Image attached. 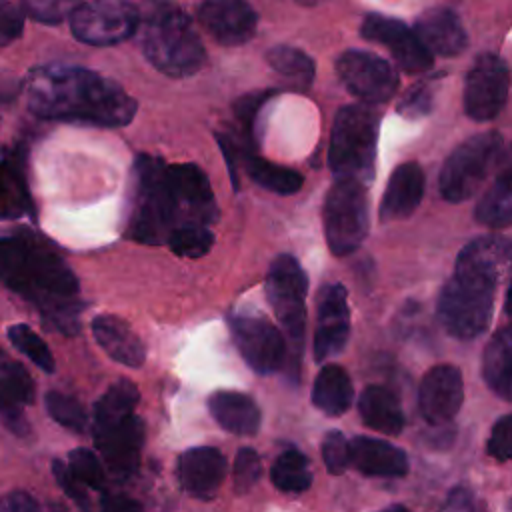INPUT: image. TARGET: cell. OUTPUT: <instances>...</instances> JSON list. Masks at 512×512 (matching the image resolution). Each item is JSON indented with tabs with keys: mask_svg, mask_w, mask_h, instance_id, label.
<instances>
[{
	"mask_svg": "<svg viewBox=\"0 0 512 512\" xmlns=\"http://www.w3.org/2000/svg\"><path fill=\"white\" fill-rule=\"evenodd\" d=\"M24 12L42 24H58L78 6V0H22Z\"/></svg>",
	"mask_w": 512,
	"mask_h": 512,
	"instance_id": "ab89813d",
	"label": "cell"
},
{
	"mask_svg": "<svg viewBox=\"0 0 512 512\" xmlns=\"http://www.w3.org/2000/svg\"><path fill=\"white\" fill-rule=\"evenodd\" d=\"M138 12L140 46L156 70L172 78H184L204 66L206 52L196 28L176 2L142 0Z\"/></svg>",
	"mask_w": 512,
	"mask_h": 512,
	"instance_id": "277c9868",
	"label": "cell"
},
{
	"mask_svg": "<svg viewBox=\"0 0 512 512\" xmlns=\"http://www.w3.org/2000/svg\"><path fill=\"white\" fill-rule=\"evenodd\" d=\"M232 336L246 364L258 374L278 372L288 358L284 334L258 314H236L232 318Z\"/></svg>",
	"mask_w": 512,
	"mask_h": 512,
	"instance_id": "4fadbf2b",
	"label": "cell"
},
{
	"mask_svg": "<svg viewBox=\"0 0 512 512\" xmlns=\"http://www.w3.org/2000/svg\"><path fill=\"white\" fill-rule=\"evenodd\" d=\"M68 470L80 484H84L88 488L98 490L104 484L102 462L88 448H76L68 454Z\"/></svg>",
	"mask_w": 512,
	"mask_h": 512,
	"instance_id": "f35d334b",
	"label": "cell"
},
{
	"mask_svg": "<svg viewBox=\"0 0 512 512\" xmlns=\"http://www.w3.org/2000/svg\"><path fill=\"white\" fill-rule=\"evenodd\" d=\"M0 512H40V506L28 492L12 490L0 498Z\"/></svg>",
	"mask_w": 512,
	"mask_h": 512,
	"instance_id": "681fc988",
	"label": "cell"
},
{
	"mask_svg": "<svg viewBox=\"0 0 512 512\" xmlns=\"http://www.w3.org/2000/svg\"><path fill=\"white\" fill-rule=\"evenodd\" d=\"M226 476V458L210 446L190 448L180 456V482L194 498H212Z\"/></svg>",
	"mask_w": 512,
	"mask_h": 512,
	"instance_id": "ffe728a7",
	"label": "cell"
},
{
	"mask_svg": "<svg viewBox=\"0 0 512 512\" xmlns=\"http://www.w3.org/2000/svg\"><path fill=\"white\" fill-rule=\"evenodd\" d=\"M0 280L58 326H72L78 316L76 276L52 248L30 234L0 238Z\"/></svg>",
	"mask_w": 512,
	"mask_h": 512,
	"instance_id": "3957f363",
	"label": "cell"
},
{
	"mask_svg": "<svg viewBox=\"0 0 512 512\" xmlns=\"http://www.w3.org/2000/svg\"><path fill=\"white\" fill-rule=\"evenodd\" d=\"M216 218L210 182L196 164H166L138 156L134 162V200L128 236L144 244H162L184 224H208Z\"/></svg>",
	"mask_w": 512,
	"mask_h": 512,
	"instance_id": "6da1fadb",
	"label": "cell"
},
{
	"mask_svg": "<svg viewBox=\"0 0 512 512\" xmlns=\"http://www.w3.org/2000/svg\"><path fill=\"white\" fill-rule=\"evenodd\" d=\"M46 408H48V414L58 424H62L64 428L74 430V432H84L86 430L88 416L84 412V406L76 398L66 396L62 392H48L46 394Z\"/></svg>",
	"mask_w": 512,
	"mask_h": 512,
	"instance_id": "8d00e7d4",
	"label": "cell"
},
{
	"mask_svg": "<svg viewBox=\"0 0 512 512\" xmlns=\"http://www.w3.org/2000/svg\"><path fill=\"white\" fill-rule=\"evenodd\" d=\"M322 220L330 252L334 256L352 254L368 234L366 184L336 178L326 194Z\"/></svg>",
	"mask_w": 512,
	"mask_h": 512,
	"instance_id": "9c48e42d",
	"label": "cell"
},
{
	"mask_svg": "<svg viewBox=\"0 0 512 512\" xmlns=\"http://www.w3.org/2000/svg\"><path fill=\"white\" fill-rule=\"evenodd\" d=\"M246 172L258 186L284 196L298 192L304 182L300 172L252 154L246 158Z\"/></svg>",
	"mask_w": 512,
	"mask_h": 512,
	"instance_id": "1f68e13d",
	"label": "cell"
},
{
	"mask_svg": "<svg viewBox=\"0 0 512 512\" xmlns=\"http://www.w3.org/2000/svg\"><path fill=\"white\" fill-rule=\"evenodd\" d=\"M268 98V94L264 92V94H248V96H244L238 104H236V116H238V120L242 122V126H244V130H252V126H254V118H256V114H258V108L262 106V102Z\"/></svg>",
	"mask_w": 512,
	"mask_h": 512,
	"instance_id": "f907efd6",
	"label": "cell"
},
{
	"mask_svg": "<svg viewBox=\"0 0 512 512\" xmlns=\"http://www.w3.org/2000/svg\"><path fill=\"white\" fill-rule=\"evenodd\" d=\"M360 34L368 42L386 46L400 70L408 74H418L432 66L434 54L420 42L414 30L396 18L368 14L360 26Z\"/></svg>",
	"mask_w": 512,
	"mask_h": 512,
	"instance_id": "5bb4252c",
	"label": "cell"
},
{
	"mask_svg": "<svg viewBox=\"0 0 512 512\" xmlns=\"http://www.w3.org/2000/svg\"><path fill=\"white\" fill-rule=\"evenodd\" d=\"M432 110V92L426 86H412L398 102V114L408 120H420Z\"/></svg>",
	"mask_w": 512,
	"mask_h": 512,
	"instance_id": "ee69618b",
	"label": "cell"
},
{
	"mask_svg": "<svg viewBox=\"0 0 512 512\" xmlns=\"http://www.w3.org/2000/svg\"><path fill=\"white\" fill-rule=\"evenodd\" d=\"M486 450L498 462L512 460V412L494 422Z\"/></svg>",
	"mask_w": 512,
	"mask_h": 512,
	"instance_id": "7bdbcfd3",
	"label": "cell"
},
{
	"mask_svg": "<svg viewBox=\"0 0 512 512\" xmlns=\"http://www.w3.org/2000/svg\"><path fill=\"white\" fill-rule=\"evenodd\" d=\"M454 272L472 274L500 286L512 272V240L500 234H486L470 240L460 250Z\"/></svg>",
	"mask_w": 512,
	"mask_h": 512,
	"instance_id": "ac0fdd59",
	"label": "cell"
},
{
	"mask_svg": "<svg viewBox=\"0 0 512 512\" xmlns=\"http://www.w3.org/2000/svg\"><path fill=\"white\" fill-rule=\"evenodd\" d=\"M322 458L330 474H342L350 466V440L338 430H332L322 440Z\"/></svg>",
	"mask_w": 512,
	"mask_h": 512,
	"instance_id": "60d3db41",
	"label": "cell"
},
{
	"mask_svg": "<svg viewBox=\"0 0 512 512\" xmlns=\"http://www.w3.org/2000/svg\"><path fill=\"white\" fill-rule=\"evenodd\" d=\"M378 512H410V510L404 508V506H400V504H392V506H388V508H384V510H378Z\"/></svg>",
	"mask_w": 512,
	"mask_h": 512,
	"instance_id": "11a10c76",
	"label": "cell"
},
{
	"mask_svg": "<svg viewBox=\"0 0 512 512\" xmlns=\"http://www.w3.org/2000/svg\"><path fill=\"white\" fill-rule=\"evenodd\" d=\"M30 210V194L22 160L6 156L0 160V220L20 218Z\"/></svg>",
	"mask_w": 512,
	"mask_h": 512,
	"instance_id": "f546056e",
	"label": "cell"
},
{
	"mask_svg": "<svg viewBox=\"0 0 512 512\" xmlns=\"http://www.w3.org/2000/svg\"><path fill=\"white\" fill-rule=\"evenodd\" d=\"M52 468H54V478L60 482V486L64 488V492H66L72 500H76V502L86 510L88 498H86V494H84V484H80V482L72 476V472L68 470V466H64L60 460H56V462L52 464Z\"/></svg>",
	"mask_w": 512,
	"mask_h": 512,
	"instance_id": "c3c4849f",
	"label": "cell"
},
{
	"mask_svg": "<svg viewBox=\"0 0 512 512\" xmlns=\"http://www.w3.org/2000/svg\"><path fill=\"white\" fill-rule=\"evenodd\" d=\"M8 338L18 352L30 358L40 370L54 372V356L46 342L26 324H14L8 328Z\"/></svg>",
	"mask_w": 512,
	"mask_h": 512,
	"instance_id": "d590c367",
	"label": "cell"
},
{
	"mask_svg": "<svg viewBox=\"0 0 512 512\" xmlns=\"http://www.w3.org/2000/svg\"><path fill=\"white\" fill-rule=\"evenodd\" d=\"M510 72L498 54H480L464 80V112L476 122L494 120L506 104Z\"/></svg>",
	"mask_w": 512,
	"mask_h": 512,
	"instance_id": "7c38bea8",
	"label": "cell"
},
{
	"mask_svg": "<svg viewBox=\"0 0 512 512\" xmlns=\"http://www.w3.org/2000/svg\"><path fill=\"white\" fill-rule=\"evenodd\" d=\"M414 34L438 56H458L468 44L464 26L448 8H430L422 12L414 24Z\"/></svg>",
	"mask_w": 512,
	"mask_h": 512,
	"instance_id": "603a6c76",
	"label": "cell"
},
{
	"mask_svg": "<svg viewBox=\"0 0 512 512\" xmlns=\"http://www.w3.org/2000/svg\"><path fill=\"white\" fill-rule=\"evenodd\" d=\"M100 512H144L142 504L124 494H108L102 498Z\"/></svg>",
	"mask_w": 512,
	"mask_h": 512,
	"instance_id": "816d5d0a",
	"label": "cell"
},
{
	"mask_svg": "<svg viewBox=\"0 0 512 512\" xmlns=\"http://www.w3.org/2000/svg\"><path fill=\"white\" fill-rule=\"evenodd\" d=\"M336 72L350 94L364 104L388 102L398 90L394 66L366 50H346L336 60Z\"/></svg>",
	"mask_w": 512,
	"mask_h": 512,
	"instance_id": "8fae6325",
	"label": "cell"
},
{
	"mask_svg": "<svg viewBox=\"0 0 512 512\" xmlns=\"http://www.w3.org/2000/svg\"><path fill=\"white\" fill-rule=\"evenodd\" d=\"M0 394L20 404H30L34 400V382L24 366L16 362H4L0 366Z\"/></svg>",
	"mask_w": 512,
	"mask_h": 512,
	"instance_id": "74e56055",
	"label": "cell"
},
{
	"mask_svg": "<svg viewBox=\"0 0 512 512\" xmlns=\"http://www.w3.org/2000/svg\"><path fill=\"white\" fill-rule=\"evenodd\" d=\"M498 172H512V146L508 150H502V156L498 160Z\"/></svg>",
	"mask_w": 512,
	"mask_h": 512,
	"instance_id": "f5cc1de1",
	"label": "cell"
},
{
	"mask_svg": "<svg viewBox=\"0 0 512 512\" xmlns=\"http://www.w3.org/2000/svg\"><path fill=\"white\" fill-rule=\"evenodd\" d=\"M270 478L282 492H304L312 484L308 458L298 450L282 452L272 464Z\"/></svg>",
	"mask_w": 512,
	"mask_h": 512,
	"instance_id": "836d02e7",
	"label": "cell"
},
{
	"mask_svg": "<svg viewBox=\"0 0 512 512\" xmlns=\"http://www.w3.org/2000/svg\"><path fill=\"white\" fill-rule=\"evenodd\" d=\"M24 16L12 0H0V46H8L22 36Z\"/></svg>",
	"mask_w": 512,
	"mask_h": 512,
	"instance_id": "f6af8a7d",
	"label": "cell"
},
{
	"mask_svg": "<svg viewBox=\"0 0 512 512\" xmlns=\"http://www.w3.org/2000/svg\"><path fill=\"white\" fill-rule=\"evenodd\" d=\"M378 142V116L368 104H348L336 112L328 164L336 178L368 184L374 176Z\"/></svg>",
	"mask_w": 512,
	"mask_h": 512,
	"instance_id": "5b68a950",
	"label": "cell"
},
{
	"mask_svg": "<svg viewBox=\"0 0 512 512\" xmlns=\"http://www.w3.org/2000/svg\"><path fill=\"white\" fill-rule=\"evenodd\" d=\"M482 376L496 396L512 402V324L500 328L486 344Z\"/></svg>",
	"mask_w": 512,
	"mask_h": 512,
	"instance_id": "484cf974",
	"label": "cell"
},
{
	"mask_svg": "<svg viewBox=\"0 0 512 512\" xmlns=\"http://www.w3.org/2000/svg\"><path fill=\"white\" fill-rule=\"evenodd\" d=\"M22 406L24 404L0 394V418H2L4 426L8 430H12L16 436H26L30 432V426L22 412Z\"/></svg>",
	"mask_w": 512,
	"mask_h": 512,
	"instance_id": "7dc6e473",
	"label": "cell"
},
{
	"mask_svg": "<svg viewBox=\"0 0 512 512\" xmlns=\"http://www.w3.org/2000/svg\"><path fill=\"white\" fill-rule=\"evenodd\" d=\"M358 412L366 426L382 434L396 436L404 428L402 406L394 392L384 386H366L358 400Z\"/></svg>",
	"mask_w": 512,
	"mask_h": 512,
	"instance_id": "4316f807",
	"label": "cell"
},
{
	"mask_svg": "<svg viewBox=\"0 0 512 512\" xmlns=\"http://www.w3.org/2000/svg\"><path fill=\"white\" fill-rule=\"evenodd\" d=\"M24 98L44 120L118 128L136 116V102L120 84L80 66L34 68L24 80Z\"/></svg>",
	"mask_w": 512,
	"mask_h": 512,
	"instance_id": "7a4b0ae2",
	"label": "cell"
},
{
	"mask_svg": "<svg viewBox=\"0 0 512 512\" xmlns=\"http://www.w3.org/2000/svg\"><path fill=\"white\" fill-rule=\"evenodd\" d=\"M308 280L300 262L290 254H280L266 274V296L284 330L288 358H300L306 328Z\"/></svg>",
	"mask_w": 512,
	"mask_h": 512,
	"instance_id": "ba28073f",
	"label": "cell"
},
{
	"mask_svg": "<svg viewBox=\"0 0 512 512\" xmlns=\"http://www.w3.org/2000/svg\"><path fill=\"white\" fill-rule=\"evenodd\" d=\"M504 310H506V314H508V316H512V280H510V286H508V294H506Z\"/></svg>",
	"mask_w": 512,
	"mask_h": 512,
	"instance_id": "db71d44e",
	"label": "cell"
},
{
	"mask_svg": "<svg viewBox=\"0 0 512 512\" xmlns=\"http://www.w3.org/2000/svg\"><path fill=\"white\" fill-rule=\"evenodd\" d=\"M498 132L488 130L460 142L440 170V194L448 202H464L476 194L486 176L498 166L504 150Z\"/></svg>",
	"mask_w": 512,
	"mask_h": 512,
	"instance_id": "52a82bcc",
	"label": "cell"
},
{
	"mask_svg": "<svg viewBox=\"0 0 512 512\" xmlns=\"http://www.w3.org/2000/svg\"><path fill=\"white\" fill-rule=\"evenodd\" d=\"M94 440L100 454L104 456L106 468L116 478H126L138 466L140 448L144 440V426L140 418L134 414L126 422L94 434Z\"/></svg>",
	"mask_w": 512,
	"mask_h": 512,
	"instance_id": "d6986e66",
	"label": "cell"
},
{
	"mask_svg": "<svg viewBox=\"0 0 512 512\" xmlns=\"http://www.w3.org/2000/svg\"><path fill=\"white\" fill-rule=\"evenodd\" d=\"M352 398L354 388L348 372L338 364H326L312 386L314 406L328 416H340L350 408Z\"/></svg>",
	"mask_w": 512,
	"mask_h": 512,
	"instance_id": "83f0119b",
	"label": "cell"
},
{
	"mask_svg": "<svg viewBox=\"0 0 512 512\" xmlns=\"http://www.w3.org/2000/svg\"><path fill=\"white\" fill-rule=\"evenodd\" d=\"M260 474H262V464L256 450L240 448L234 458V470H232L236 492L250 490L258 482Z\"/></svg>",
	"mask_w": 512,
	"mask_h": 512,
	"instance_id": "b9f144b4",
	"label": "cell"
},
{
	"mask_svg": "<svg viewBox=\"0 0 512 512\" xmlns=\"http://www.w3.org/2000/svg\"><path fill=\"white\" fill-rule=\"evenodd\" d=\"M198 20L224 46L248 42L258 26V16L246 0H204L198 6Z\"/></svg>",
	"mask_w": 512,
	"mask_h": 512,
	"instance_id": "e0dca14e",
	"label": "cell"
},
{
	"mask_svg": "<svg viewBox=\"0 0 512 512\" xmlns=\"http://www.w3.org/2000/svg\"><path fill=\"white\" fill-rule=\"evenodd\" d=\"M350 336L348 296L342 284H326L318 292V314L314 332L316 360H328L340 354Z\"/></svg>",
	"mask_w": 512,
	"mask_h": 512,
	"instance_id": "2e32d148",
	"label": "cell"
},
{
	"mask_svg": "<svg viewBox=\"0 0 512 512\" xmlns=\"http://www.w3.org/2000/svg\"><path fill=\"white\" fill-rule=\"evenodd\" d=\"M350 466L364 476L400 478L408 472V458L404 450L386 440L356 436L350 440Z\"/></svg>",
	"mask_w": 512,
	"mask_h": 512,
	"instance_id": "7402d4cb",
	"label": "cell"
},
{
	"mask_svg": "<svg viewBox=\"0 0 512 512\" xmlns=\"http://www.w3.org/2000/svg\"><path fill=\"white\" fill-rule=\"evenodd\" d=\"M496 288L478 276L454 272L438 296V320L442 328L458 340L480 336L492 322Z\"/></svg>",
	"mask_w": 512,
	"mask_h": 512,
	"instance_id": "8992f818",
	"label": "cell"
},
{
	"mask_svg": "<svg viewBox=\"0 0 512 512\" xmlns=\"http://www.w3.org/2000/svg\"><path fill=\"white\" fill-rule=\"evenodd\" d=\"M266 60L272 70L288 78L296 88H310L314 80V60L306 52L292 46H274L272 50H268Z\"/></svg>",
	"mask_w": 512,
	"mask_h": 512,
	"instance_id": "d6a6232c",
	"label": "cell"
},
{
	"mask_svg": "<svg viewBox=\"0 0 512 512\" xmlns=\"http://www.w3.org/2000/svg\"><path fill=\"white\" fill-rule=\"evenodd\" d=\"M208 410L212 418L232 434L252 436L260 428V408L250 396L242 392H214L208 400Z\"/></svg>",
	"mask_w": 512,
	"mask_h": 512,
	"instance_id": "d4e9b609",
	"label": "cell"
},
{
	"mask_svg": "<svg viewBox=\"0 0 512 512\" xmlns=\"http://www.w3.org/2000/svg\"><path fill=\"white\" fill-rule=\"evenodd\" d=\"M4 362H6V360H4V352H2V350H0V366H2V364H4Z\"/></svg>",
	"mask_w": 512,
	"mask_h": 512,
	"instance_id": "6f0895ef",
	"label": "cell"
},
{
	"mask_svg": "<svg viewBox=\"0 0 512 512\" xmlns=\"http://www.w3.org/2000/svg\"><path fill=\"white\" fill-rule=\"evenodd\" d=\"M166 244L178 256L200 258L210 252L214 244V234L206 228V224H184L170 232Z\"/></svg>",
	"mask_w": 512,
	"mask_h": 512,
	"instance_id": "e575fe53",
	"label": "cell"
},
{
	"mask_svg": "<svg viewBox=\"0 0 512 512\" xmlns=\"http://www.w3.org/2000/svg\"><path fill=\"white\" fill-rule=\"evenodd\" d=\"M298 4H302V6H316V4H320V2H324V0H296Z\"/></svg>",
	"mask_w": 512,
	"mask_h": 512,
	"instance_id": "9f6ffc18",
	"label": "cell"
},
{
	"mask_svg": "<svg viewBox=\"0 0 512 512\" xmlns=\"http://www.w3.org/2000/svg\"><path fill=\"white\" fill-rule=\"evenodd\" d=\"M464 400L462 374L452 364L432 366L420 380L418 388V408L428 424L450 422Z\"/></svg>",
	"mask_w": 512,
	"mask_h": 512,
	"instance_id": "9a60e30c",
	"label": "cell"
},
{
	"mask_svg": "<svg viewBox=\"0 0 512 512\" xmlns=\"http://www.w3.org/2000/svg\"><path fill=\"white\" fill-rule=\"evenodd\" d=\"M474 216L494 230L512 226V172H498L494 184L478 200Z\"/></svg>",
	"mask_w": 512,
	"mask_h": 512,
	"instance_id": "4dcf8cb0",
	"label": "cell"
},
{
	"mask_svg": "<svg viewBox=\"0 0 512 512\" xmlns=\"http://www.w3.org/2000/svg\"><path fill=\"white\" fill-rule=\"evenodd\" d=\"M136 402H138V388L132 382L120 380L112 384L94 408V434L110 430L126 422L128 418H132Z\"/></svg>",
	"mask_w": 512,
	"mask_h": 512,
	"instance_id": "f1b7e54d",
	"label": "cell"
},
{
	"mask_svg": "<svg viewBox=\"0 0 512 512\" xmlns=\"http://www.w3.org/2000/svg\"><path fill=\"white\" fill-rule=\"evenodd\" d=\"M140 12L128 0H88L70 14L72 34L90 46H112L138 30Z\"/></svg>",
	"mask_w": 512,
	"mask_h": 512,
	"instance_id": "30bf717a",
	"label": "cell"
},
{
	"mask_svg": "<svg viewBox=\"0 0 512 512\" xmlns=\"http://www.w3.org/2000/svg\"><path fill=\"white\" fill-rule=\"evenodd\" d=\"M508 508H510V512H512V500H510V504H508Z\"/></svg>",
	"mask_w": 512,
	"mask_h": 512,
	"instance_id": "680465c9",
	"label": "cell"
},
{
	"mask_svg": "<svg viewBox=\"0 0 512 512\" xmlns=\"http://www.w3.org/2000/svg\"><path fill=\"white\" fill-rule=\"evenodd\" d=\"M440 512H484L482 500L476 496V492L468 486H454Z\"/></svg>",
	"mask_w": 512,
	"mask_h": 512,
	"instance_id": "bcb514c9",
	"label": "cell"
},
{
	"mask_svg": "<svg viewBox=\"0 0 512 512\" xmlns=\"http://www.w3.org/2000/svg\"><path fill=\"white\" fill-rule=\"evenodd\" d=\"M424 194V172L416 162H404L394 168L388 178L382 202L380 220L394 222L408 218L420 204Z\"/></svg>",
	"mask_w": 512,
	"mask_h": 512,
	"instance_id": "44dd1931",
	"label": "cell"
},
{
	"mask_svg": "<svg viewBox=\"0 0 512 512\" xmlns=\"http://www.w3.org/2000/svg\"><path fill=\"white\" fill-rule=\"evenodd\" d=\"M92 332L100 348L116 362L136 368L146 358V348L140 336L118 316L100 314L92 320Z\"/></svg>",
	"mask_w": 512,
	"mask_h": 512,
	"instance_id": "cb8c5ba5",
	"label": "cell"
}]
</instances>
